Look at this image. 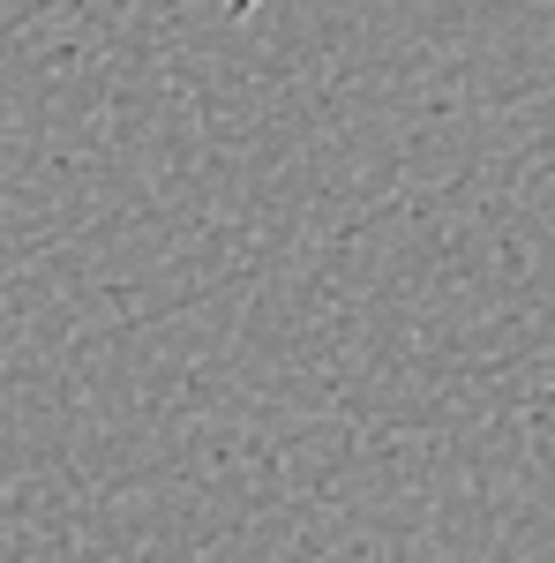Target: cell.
Returning a JSON list of instances; mask_svg holds the SVG:
<instances>
[{"instance_id":"6da1fadb","label":"cell","mask_w":555,"mask_h":563,"mask_svg":"<svg viewBox=\"0 0 555 563\" xmlns=\"http://www.w3.org/2000/svg\"><path fill=\"white\" fill-rule=\"evenodd\" d=\"M263 0H225V15H256Z\"/></svg>"}]
</instances>
